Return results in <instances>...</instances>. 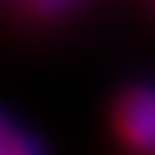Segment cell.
I'll return each mask as SVG.
<instances>
[{
    "label": "cell",
    "mask_w": 155,
    "mask_h": 155,
    "mask_svg": "<svg viewBox=\"0 0 155 155\" xmlns=\"http://www.w3.org/2000/svg\"><path fill=\"white\" fill-rule=\"evenodd\" d=\"M76 0H25V10L32 13L35 19H54L60 13H67Z\"/></svg>",
    "instance_id": "cell-3"
},
{
    "label": "cell",
    "mask_w": 155,
    "mask_h": 155,
    "mask_svg": "<svg viewBox=\"0 0 155 155\" xmlns=\"http://www.w3.org/2000/svg\"><path fill=\"white\" fill-rule=\"evenodd\" d=\"M111 130L133 152H155V86L136 82L114 98Z\"/></svg>",
    "instance_id": "cell-1"
},
{
    "label": "cell",
    "mask_w": 155,
    "mask_h": 155,
    "mask_svg": "<svg viewBox=\"0 0 155 155\" xmlns=\"http://www.w3.org/2000/svg\"><path fill=\"white\" fill-rule=\"evenodd\" d=\"M35 152H41V143L0 111V155H35Z\"/></svg>",
    "instance_id": "cell-2"
}]
</instances>
